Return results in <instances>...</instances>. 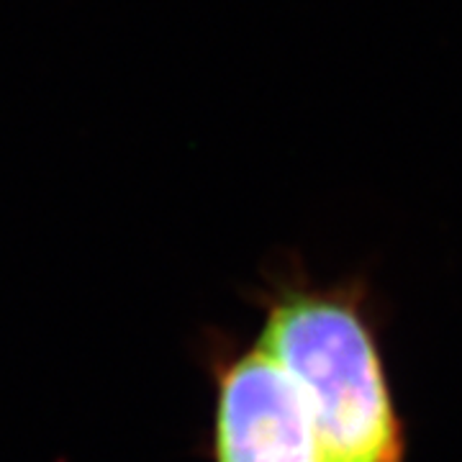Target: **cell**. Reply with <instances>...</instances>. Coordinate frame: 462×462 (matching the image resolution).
I'll return each mask as SVG.
<instances>
[{"label":"cell","mask_w":462,"mask_h":462,"mask_svg":"<svg viewBox=\"0 0 462 462\" xmlns=\"http://www.w3.org/2000/svg\"><path fill=\"white\" fill-rule=\"evenodd\" d=\"M260 346L296 383L327 462H401V430L367 324L345 296L282 288Z\"/></svg>","instance_id":"obj_1"},{"label":"cell","mask_w":462,"mask_h":462,"mask_svg":"<svg viewBox=\"0 0 462 462\" xmlns=\"http://www.w3.org/2000/svg\"><path fill=\"white\" fill-rule=\"evenodd\" d=\"M216 462H327L296 383L263 346L216 373Z\"/></svg>","instance_id":"obj_2"}]
</instances>
